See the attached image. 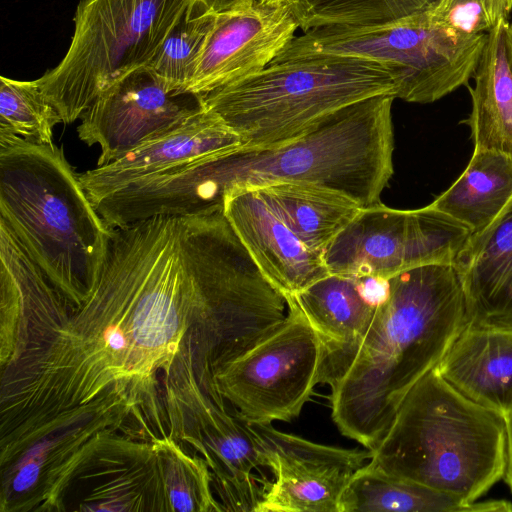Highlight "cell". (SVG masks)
<instances>
[{
  "mask_svg": "<svg viewBox=\"0 0 512 512\" xmlns=\"http://www.w3.org/2000/svg\"><path fill=\"white\" fill-rule=\"evenodd\" d=\"M193 322L174 279L109 249L94 289L56 330L15 400L46 425L102 407L96 400H107L106 391L136 397L152 385L156 369L170 365Z\"/></svg>",
  "mask_w": 512,
  "mask_h": 512,
  "instance_id": "cell-1",
  "label": "cell"
},
{
  "mask_svg": "<svg viewBox=\"0 0 512 512\" xmlns=\"http://www.w3.org/2000/svg\"><path fill=\"white\" fill-rule=\"evenodd\" d=\"M468 325L453 264H429L387 279L372 319L329 385L340 433L373 450L410 389L442 360Z\"/></svg>",
  "mask_w": 512,
  "mask_h": 512,
  "instance_id": "cell-2",
  "label": "cell"
},
{
  "mask_svg": "<svg viewBox=\"0 0 512 512\" xmlns=\"http://www.w3.org/2000/svg\"><path fill=\"white\" fill-rule=\"evenodd\" d=\"M0 220L75 308L88 298L113 229L61 147L0 140Z\"/></svg>",
  "mask_w": 512,
  "mask_h": 512,
  "instance_id": "cell-3",
  "label": "cell"
},
{
  "mask_svg": "<svg viewBox=\"0 0 512 512\" xmlns=\"http://www.w3.org/2000/svg\"><path fill=\"white\" fill-rule=\"evenodd\" d=\"M372 451L384 471L474 502L503 479L504 416L468 399L436 370L403 399Z\"/></svg>",
  "mask_w": 512,
  "mask_h": 512,
  "instance_id": "cell-4",
  "label": "cell"
},
{
  "mask_svg": "<svg viewBox=\"0 0 512 512\" xmlns=\"http://www.w3.org/2000/svg\"><path fill=\"white\" fill-rule=\"evenodd\" d=\"M394 99L356 102L282 145L240 147L210 158L220 196L224 201L236 191L302 183L338 191L363 208L380 203L393 174Z\"/></svg>",
  "mask_w": 512,
  "mask_h": 512,
  "instance_id": "cell-5",
  "label": "cell"
},
{
  "mask_svg": "<svg viewBox=\"0 0 512 512\" xmlns=\"http://www.w3.org/2000/svg\"><path fill=\"white\" fill-rule=\"evenodd\" d=\"M395 79L368 59L315 55L270 63L263 70L200 95L243 148L285 144L335 112L377 95L395 97Z\"/></svg>",
  "mask_w": 512,
  "mask_h": 512,
  "instance_id": "cell-6",
  "label": "cell"
},
{
  "mask_svg": "<svg viewBox=\"0 0 512 512\" xmlns=\"http://www.w3.org/2000/svg\"><path fill=\"white\" fill-rule=\"evenodd\" d=\"M485 40L486 32L466 29L426 10L384 23L302 32L271 63L315 55L368 59L392 72L395 99L427 104L468 85Z\"/></svg>",
  "mask_w": 512,
  "mask_h": 512,
  "instance_id": "cell-7",
  "label": "cell"
},
{
  "mask_svg": "<svg viewBox=\"0 0 512 512\" xmlns=\"http://www.w3.org/2000/svg\"><path fill=\"white\" fill-rule=\"evenodd\" d=\"M192 0H81L61 62L36 79L63 123L132 71L147 66Z\"/></svg>",
  "mask_w": 512,
  "mask_h": 512,
  "instance_id": "cell-8",
  "label": "cell"
},
{
  "mask_svg": "<svg viewBox=\"0 0 512 512\" xmlns=\"http://www.w3.org/2000/svg\"><path fill=\"white\" fill-rule=\"evenodd\" d=\"M285 320L217 375L219 392L248 424L297 418L320 384V338L291 297Z\"/></svg>",
  "mask_w": 512,
  "mask_h": 512,
  "instance_id": "cell-9",
  "label": "cell"
},
{
  "mask_svg": "<svg viewBox=\"0 0 512 512\" xmlns=\"http://www.w3.org/2000/svg\"><path fill=\"white\" fill-rule=\"evenodd\" d=\"M470 229L431 203L413 210L362 208L323 252L330 274L388 279L429 264H454Z\"/></svg>",
  "mask_w": 512,
  "mask_h": 512,
  "instance_id": "cell-10",
  "label": "cell"
},
{
  "mask_svg": "<svg viewBox=\"0 0 512 512\" xmlns=\"http://www.w3.org/2000/svg\"><path fill=\"white\" fill-rule=\"evenodd\" d=\"M204 109L200 95L172 88L148 66L103 92L81 115L78 137L107 165L136 147L182 125Z\"/></svg>",
  "mask_w": 512,
  "mask_h": 512,
  "instance_id": "cell-11",
  "label": "cell"
},
{
  "mask_svg": "<svg viewBox=\"0 0 512 512\" xmlns=\"http://www.w3.org/2000/svg\"><path fill=\"white\" fill-rule=\"evenodd\" d=\"M249 425L274 475L255 512H339L344 490L372 457L369 449L312 442L271 424Z\"/></svg>",
  "mask_w": 512,
  "mask_h": 512,
  "instance_id": "cell-12",
  "label": "cell"
},
{
  "mask_svg": "<svg viewBox=\"0 0 512 512\" xmlns=\"http://www.w3.org/2000/svg\"><path fill=\"white\" fill-rule=\"evenodd\" d=\"M298 29L291 4L254 0L218 13L188 91L202 95L263 70Z\"/></svg>",
  "mask_w": 512,
  "mask_h": 512,
  "instance_id": "cell-13",
  "label": "cell"
},
{
  "mask_svg": "<svg viewBox=\"0 0 512 512\" xmlns=\"http://www.w3.org/2000/svg\"><path fill=\"white\" fill-rule=\"evenodd\" d=\"M223 213L261 272L286 297L330 274L323 255L294 233L263 189L228 194Z\"/></svg>",
  "mask_w": 512,
  "mask_h": 512,
  "instance_id": "cell-14",
  "label": "cell"
},
{
  "mask_svg": "<svg viewBox=\"0 0 512 512\" xmlns=\"http://www.w3.org/2000/svg\"><path fill=\"white\" fill-rule=\"evenodd\" d=\"M188 422V441L204 455L224 511L255 512L267 480L253 473L265 465L250 425L204 400L188 403Z\"/></svg>",
  "mask_w": 512,
  "mask_h": 512,
  "instance_id": "cell-15",
  "label": "cell"
},
{
  "mask_svg": "<svg viewBox=\"0 0 512 512\" xmlns=\"http://www.w3.org/2000/svg\"><path fill=\"white\" fill-rule=\"evenodd\" d=\"M242 147L240 137L203 109L177 128L141 144L115 161L79 175L92 203L132 182Z\"/></svg>",
  "mask_w": 512,
  "mask_h": 512,
  "instance_id": "cell-16",
  "label": "cell"
},
{
  "mask_svg": "<svg viewBox=\"0 0 512 512\" xmlns=\"http://www.w3.org/2000/svg\"><path fill=\"white\" fill-rule=\"evenodd\" d=\"M387 279L329 274L291 298L322 345L320 384L330 385L358 346Z\"/></svg>",
  "mask_w": 512,
  "mask_h": 512,
  "instance_id": "cell-17",
  "label": "cell"
},
{
  "mask_svg": "<svg viewBox=\"0 0 512 512\" xmlns=\"http://www.w3.org/2000/svg\"><path fill=\"white\" fill-rule=\"evenodd\" d=\"M453 265L468 325L512 329V198L490 224L470 234Z\"/></svg>",
  "mask_w": 512,
  "mask_h": 512,
  "instance_id": "cell-18",
  "label": "cell"
},
{
  "mask_svg": "<svg viewBox=\"0 0 512 512\" xmlns=\"http://www.w3.org/2000/svg\"><path fill=\"white\" fill-rule=\"evenodd\" d=\"M435 368L473 402L512 410V329L467 325Z\"/></svg>",
  "mask_w": 512,
  "mask_h": 512,
  "instance_id": "cell-19",
  "label": "cell"
},
{
  "mask_svg": "<svg viewBox=\"0 0 512 512\" xmlns=\"http://www.w3.org/2000/svg\"><path fill=\"white\" fill-rule=\"evenodd\" d=\"M468 86L471 112L464 123L474 149L494 150L512 157V24L501 20L486 40Z\"/></svg>",
  "mask_w": 512,
  "mask_h": 512,
  "instance_id": "cell-20",
  "label": "cell"
},
{
  "mask_svg": "<svg viewBox=\"0 0 512 512\" xmlns=\"http://www.w3.org/2000/svg\"><path fill=\"white\" fill-rule=\"evenodd\" d=\"M339 512H512V502H469L394 476L369 460L344 490Z\"/></svg>",
  "mask_w": 512,
  "mask_h": 512,
  "instance_id": "cell-21",
  "label": "cell"
},
{
  "mask_svg": "<svg viewBox=\"0 0 512 512\" xmlns=\"http://www.w3.org/2000/svg\"><path fill=\"white\" fill-rule=\"evenodd\" d=\"M512 198V157L474 149L458 179L431 204L471 233L490 224Z\"/></svg>",
  "mask_w": 512,
  "mask_h": 512,
  "instance_id": "cell-22",
  "label": "cell"
},
{
  "mask_svg": "<svg viewBox=\"0 0 512 512\" xmlns=\"http://www.w3.org/2000/svg\"><path fill=\"white\" fill-rule=\"evenodd\" d=\"M259 189L294 233L322 255L363 208L338 191L312 184L278 183Z\"/></svg>",
  "mask_w": 512,
  "mask_h": 512,
  "instance_id": "cell-23",
  "label": "cell"
},
{
  "mask_svg": "<svg viewBox=\"0 0 512 512\" xmlns=\"http://www.w3.org/2000/svg\"><path fill=\"white\" fill-rule=\"evenodd\" d=\"M216 16L192 0L147 66L172 88L188 91Z\"/></svg>",
  "mask_w": 512,
  "mask_h": 512,
  "instance_id": "cell-24",
  "label": "cell"
},
{
  "mask_svg": "<svg viewBox=\"0 0 512 512\" xmlns=\"http://www.w3.org/2000/svg\"><path fill=\"white\" fill-rule=\"evenodd\" d=\"M162 477L169 511H224L213 496L212 476L205 459L187 455L171 438L152 444Z\"/></svg>",
  "mask_w": 512,
  "mask_h": 512,
  "instance_id": "cell-25",
  "label": "cell"
},
{
  "mask_svg": "<svg viewBox=\"0 0 512 512\" xmlns=\"http://www.w3.org/2000/svg\"><path fill=\"white\" fill-rule=\"evenodd\" d=\"M63 123L37 80L0 77V140L21 139L37 145L53 143V129Z\"/></svg>",
  "mask_w": 512,
  "mask_h": 512,
  "instance_id": "cell-26",
  "label": "cell"
},
{
  "mask_svg": "<svg viewBox=\"0 0 512 512\" xmlns=\"http://www.w3.org/2000/svg\"><path fill=\"white\" fill-rule=\"evenodd\" d=\"M438 0H292L302 32L327 26L384 23L431 9Z\"/></svg>",
  "mask_w": 512,
  "mask_h": 512,
  "instance_id": "cell-27",
  "label": "cell"
},
{
  "mask_svg": "<svg viewBox=\"0 0 512 512\" xmlns=\"http://www.w3.org/2000/svg\"><path fill=\"white\" fill-rule=\"evenodd\" d=\"M441 19H449L456 24L464 15L460 25L465 20L471 22V30L487 32L501 20H508L512 12V0H438L429 9Z\"/></svg>",
  "mask_w": 512,
  "mask_h": 512,
  "instance_id": "cell-28",
  "label": "cell"
},
{
  "mask_svg": "<svg viewBox=\"0 0 512 512\" xmlns=\"http://www.w3.org/2000/svg\"><path fill=\"white\" fill-rule=\"evenodd\" d=\"M506 434V466L503 479L512 492V410L504 415Z\"/></svg>",
  "mask_w": 512,
  "mask_h": 512,
  "instance_id": "cell-29",
  "label": "cell"
},
{
  "mask_svg": "<svg viewBox=\"0 0 512 512\" xmlns=\"http://www.w3.org/2000/svg\"><path fill=\"white\" fill-rule=\"evenodd\" d=\"M207 11L221 13L233 8L243 6L254 0H196Z\"/></svg>",
  "mask_w": 512,
  "mask_h": 512,
  "instance_id": "cell-30",
  "label": "cell"
},
{
  "mask_svg": "<svg viewBox=\"0 0 512 512\" xmlns=\"http://www.w3.org/2000/svg\"><path fill=\"white\" fill-rule=\"evenodd\" d=\"M263 4L278 5V4H291L292 0H257Z\"/></svg>",
  "mask_w": 512,
  "mask_h": 512,
  "instance_id": "cell-31",
  "label": "cell"
}]
</instances>
